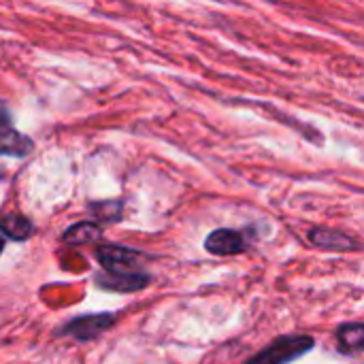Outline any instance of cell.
I'll return each instance as SVG.
<instances>
[{
	"mask_svg": "<svg viewBox=\"0 0 364 364\" xmlns=\"http://www.w3.org/2000/svg\"><path fill=\"white\" fill-rule=\"evenodd\" d=\"M314 346L316 341L307 335H286L275 339L245 364H288L314 350Z\"/></svg>",
	"mask_w": 364,
	"mask_h": 364,
	"instance_id": "cell-1",
	"label": "cell"
},
{
	"mask_svg": "<svg viewBox=\"0 0 364 364\" xmlns=\"http://www.w3.org/2000/svg\"><path fill=\"white\" fill-rule=\"evenodd\" d=\"M98 262L107 271V275L115 277H132V275H143L141 264H143V254L128 250V247H117V245H102L98 250Z\"/></svg>",
	"mask_w": 364,
	"mask_h": 364,
	"instance_id": "cell-2",
	"label": "cell"
},
{
	"mask_svg": "<svg viewBox=\"0 0 364 364\" xmlns=\"http://www.w3.org/2000/svg\"><path fill=\"white\" fill-rule=\"evenodd\" d=\"M32 143L11 126V113L0 102V156H26Z\"/></svg>",
	"mask_w": 364,
	"mask_h": 364,
	"instance_id": "cell-3",
	"label": "cell"
},
{
	"mask_svg": "<svg viewBox=\"0 0 364 364\" xmlns=\"http://www.w3.org/2000/svg\"><path fill=\"white\" fill-rule=\"evenodd\" d=\"M113 316L111 314H98V316H85V318H77L73 322H68L62 333L68 337H75L77 341H90L94 337H98L100 333H105L111 324H113Z\"/></svg>",
	"mask_w": 364,
	"mask_h": 364,
	"instance_id": "cell-4",
	"label": "cell"
},
{
	"mask_svg": "<svg viewBox=\"0 0 364 364\" xmlns=\"http://www.w3.org/2000/svg\"><path fill=\"white\" fill-rule=\"evenodd\" d=\"M205 250L213 256H232L245 250V239L241 232L230 228H218L205 239Z\"/></svg>",
	"mask_w": 364,
	"mask_h": 364,
	"instance_id": "cell-5",
	"label": "cell"
},
{
	"mask_svg": "<svg viewBox=\"0 0 364 364\" xmlns=\"http://www.w3.org/2000/svg\"><path fill=\"white\" fill-rule=\"evenodd\" d=\"M309 241L316 247L322 250H331V252H348V250H358V241H354L350 235H343L339 230H331V228H314L309 232Z\"/></svg>",
	"mask_w": 364,
	"mask_h": 364,
	"instance_id": "cell-6",
	"label": "cell"
},
{
	"mask_svg": "<svg viewBox=\"0 0 364 364\" xmlns=\"http://www.w3.org/2000/svg\"><path fill=\"white\" fill-rule=\"evenodd\" d=\"M339 350L346 354H356L364 350V324H343L337 331Z\"/></svg>",
	"mask_w": 364,
	"mask_h": 364,
	"instance_id": "cell-7",
	"label": "cell"
},
{
	"mask_svg": "<svg viewBox=\"0 0 364 364\" xmlns=\"http://www.w3.org/2000/svg\"><path fill=\"white\" fill-rule=\"evenodd\" d=\"M102 288L107 290H119V292H134V290H141L149 284V277L143 273V275H132V277H115V275H100L96 279Z\"/></svg>",
	"mask_w": 364,
	"mask_h": 364,
	"instance_id": "cell-8",
	"label": "cell"
},
{
	"mask_svg": "<svg viewBox=\"0 0 364 364\" xmlns=\"http://www.w3.org/2000/svg\"><path fill=\"white\" fill-rule=\"evenodd\" d=\"M0 230L15 241H26L32 235V224L19 213H11L0 220Z\"/></svg>",
	"mask_w": 364,
	"mask_h": 364,
	"instance_id": "cell-9",
	"label": "cell"
},
{
	"mask_svg": "<svg viewBox=\"0 0 364 364\" xmlns=\"http://www.w3.org/2000/svg\"><path fill=\"white\" fill-rule=\"evenodd\" d=\"M98 235H100V228L96 224L83 222V224H77L70 230H66L64 241H68V243H87V241L98 239Z\"/></svg>",
	"mask_w": 364,
	"mask_h": 364,
	"instance_id": "cell-10",
	"label": "cell"
},
{
	"mask_svg": "<svg viewBox=\"0 0 364 364\" xmlns=\"http://www.w3.org/2000/svg\"><path fill=\"white\" fill-rule=\"evenodd\" d=\"M94 211H96L102 220L115 222V220H119L122 207H119V203H102L100 207H94Z\"/></svg>",
	"mask_w": 364,
	"mask_h": 364,
	"instance_id": "cell-11",
	"label": "cell"
},
{
	"mask_svg": "<svg viewBox=\"0 0 364 364\" xmlns=\"http://www.w3.org/2000/svg\"><path fill=\"white\" fill-rule=\"evenodd\" d=\"M2 247H4V239H2V235H0V252H2Z\"/></svg>",
	"mask_w": 364,
	"mask_h": 364,
	"instance_id": "cell-12",
	"label": "cell"
}]
</instances>
